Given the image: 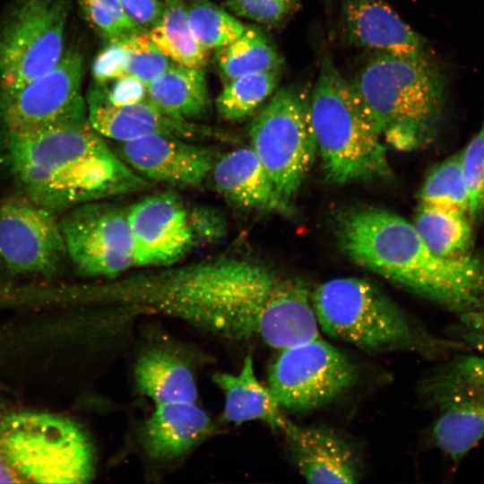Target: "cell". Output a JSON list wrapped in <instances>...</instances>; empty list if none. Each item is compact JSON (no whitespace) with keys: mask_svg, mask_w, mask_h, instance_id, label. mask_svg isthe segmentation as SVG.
<instances>
[{"mask_svg":"<svg viewBox=\"0 0 484 484\" xmlns=\"http://www.w3.org/2000/svg\"><path fill=\"white\" fill-rule=\"evenodd\" d=\"M146 32H132L116 39L125 50L127 74L149 84L174 62H170Z\"/></svg>","mask_w":484,"mask_h":484,"instance_id":"obj_31","label":"cell"},{"mask_svg":"<svg viewBox=\"0 0 484 484\" xmlns=\"http://www.w3.org/2000/svg\"><path fill=\"white\" fill-rule=\"evenodd\" d=\"M0 161L23 196L56 213L150 189L88 118L0 129Z\"/></svg>","mask_w":484,"mask_h":484,"instance_id":"obj_2","label":"cell"},{"mask_svg":"<svg viewBox=\"0 0 484 484\" xmlns=\"http://www.w3.org/2000/svg\"><path fill=\"white\" fill-rule=\"evenodd\" d=\"M310 92L300 84L279 89L253 119L251 148L287 201L302 186L317 151L309 111Z\"/></svg>","mask_w":484,"mask_h":484,"instance_id":"obj_9","label":"cell"},{"mask_svg":"<svg viewBox=\"0 0 484 484\" xmlns=\"http://www.w3.org/2000/svg\"><path fill=\"white\" fill-rule=\"evenodd\" d=\"M147 97L167 115L179 120L197 122L212 109L203 69L176 63L147 84Z\"/></svg>","mask_w":484,"mask_h":484,"instance_id":"obj_23","label":"cell"},{"mask_svg":"<svg viewBox=\"0 0 484 484\" xmlns=\"http://www.w3.org/2000/svg\"><path fill=\"white\" fill-rule=\"evenodd\" d=\"M136 389L156 404L195 402L194 374L181 359L164 350H149L139 356L134 370Z\"/></svg>","mask_w":484,"mask_h":484,"instance_id":"obj_24","label":"cell"},{"mask_svg":"<svg viewBox=\"0 0 484 484\" xmlns=\"http://www.w3.org/2000/svg\"><path fill=\"white\" fill-rule=\"evenodd\" d=\"M88 21L108 40L128 34L100 0H78Z\"/></svg>","mask_w":484,"mask_h":484,"instance_id":"obj_37","label":"cell"},{"mask_svg":"<svg viewBox=\"0 0 484 484\" xmlns=\"http://www.w3.org/2000/svg\"><path fill=\"white\" fill-rule=\"evenodd\" d=\"M310 120L325 178L333 184L387 178L382 137L331 56H323L309 102Z\"/></svg>","mask_w":484,"mask_h":484,"instance_id":"obj_6","label":"cell"},{"mask_svg":"<svg viewBox=\"0 0 484 484\" xmlns=\"http://www.w3.org/2000/svg\"><path fill=\"white\" fill-rule=\"evenodd\" d=\"M420 203L454 210L468 215V191L460 152L436 165L426 177L419 192Z\"/></svg>","mask_w":484,"mask_h":484,"instance_id":"obj_30","label":"cell"},{"mask_svg":"<svg viewBox=\"0 0 484 484\" xmlns=\"http://www.w3.org/2000/svg\"><path fill=\"white\" fill-rule=\"evenodd\" d=\"M87 118L103 137L125 142L150 135H163L193 142L231 143L229 132L197 122L176 119L152 103L148 97L139 102L112 106L88 94Z\"/></svg>","mask_w":484,"mask_h":484,"instance_id":"obj_17","label":"cell"},{"mask_svg":"<svg viewBox=\"0 0 484 484\" xmlns=\"http://www.w3.org/2000/svg\"><path fill=\"white\" fill-rule=\"evenodd\" d=\"M341 25L353 45L404 56L426 57L422 38L385 0H342Z\"/></svg>","mask_w":484,"mask_h":484,"instance_id":"obj_19","label":"cell"},{"mask_svg":"<svg viewBox=\"0 0 484 484\" xmlns=\"http://www.w3.org/2000/svg\"><path fill=\"white\" fill-rule=\"evenodd\" d=\"M91 73L97 85L107 84L126 73V53L117 39L108 43L93 60Z\"/></svg>","mask_w":484,"mask_h":484,"instance_id":"obj_36","label":"cell"},{"mask_svg":"<svg viewBox=\"0 0 484 484\" xmlns=\"http://www.w3.org/2000/svg\"><path fill=\"white\" fill-rule=\"evenodd\" d=\"M0 454L20 482L84 483L93 477L90 440L75 422L58 415L0 414Z\"/></svg>","mask_w":484,"mask_h":484,"instance_id":"obj_7","label":"cell"},{"mask_svg":"<svg viewBox=\"0 0 484 484\" xmlns=\"http://www.w3.org/2000/svg\"><path fill=\"white\" fill-rule=\"evenodd\" d=\"M211 419L195 402L156 404L142 430V445L155 460L177 458L210 431Z\"/></svg>","mask_w":484,"mask_h":484,"instance_id":"obj_21","label":"cell"},{"mask_svg":"<svg viewBox=\"0 0 484 484\" xmlns=\"http://www.w3.org/2000/svg\"><path fill=\"white\" fill-rule=\"evenodd\" d=\"M119 1L128 17L146 31L158 23L163 12L161 0Z\"/></svg>","mask_w":484,"mask_h":484,"instance_id":"obj_38","label":"cell"},{"mask_svg":"<svg viewBox=\"0 0 484 484\" xmlns=\"http://www.w3.org/2000/svg\"><path fill=\"white\" fill-rule=\"evenodd\" d=\"M59 222L67 256L82 274L108 280L134 267L127 208L89 202L64 212Z\"/></svg>","mask_w":484,"mask_h":484,"instance_id":"obj_12","label":"cell"},{"mask_svg":"<svg viewBox=\"0 0 484 484\" xmlns=\"http://www.w3.org/2000/svg\"><path fill=\"white\" fill-rule=\"evenodd\" d=\"M173 191L151 194L127 208L134 267L178 264L201 240L199 219Z\"/></svg>","mask_w":484,"mask_h":484,"instance_id":"obj_14","label":"cell"},{"mask_svg":"<svg viewBox=\"0 0 484 484\" xmlns=\"http://www.w3.org/2000/svg\"><path fill=\"white\" fill-rule=\"evenodd\" d=\"M281 69L249 73L224 84L216 99L219 116L226 121H239L252 115L276 90Z\"/></svg>","mask_w":484,"mask_h":484,"instance_id":"obj_28","label":"cell"},{"mask_svg":"<svg viewBox=\"0 0 484 484\" xmlns=\"http://www.w3.org/2000/svg\"><path fill=\"white\" fill-rule=\"evenodd\" d=\"M209 178L214 189L238 208L286 215L293 212L251 146L220 154Z\"/></svg>","mask_w":484,"mask_h":484,"instance_id":"obj_20","label":"cell"},{"mask_svg":"<svg viewBox=\"0 0 484 484\" xmlns=\"http://www.w3.org/2000/svg\"><path fill=\"white\" fill-rule=\"evenodd\" d=\"M419 393L436 412L435 446L461 461L484 440V356L461 351L441 360L419 385Z\"/></svg>","mask_w":484,"mask_h":484,"instance_id":"obj_8","label":"cell"},{"mask_svg":"<svg viewBox=\"0 0 484 484\" xmlns=\"http://www.w3.org/2000/svg\"><path fill=\"white\" fill-rule=\"evenodd\" d=\"M117 154L148 181L177 187L200 186L220 155L213 147L163 135L118 142Z\"/></svg>","mask_w":484,"mask_h":484,"instance_id":"obj_16","label":"cell"},{"mask_svg":"<svg viewBox=\"0 0 484 484\" xmlns=\"http://www.w3.org/2000/svg\"><path fill=\"white\" fill-rule=\"evenodd\" d=\"M458 316V322L449 328L447 337L462 342L471 351L484 356V282L481 304Z\"/></svg>","mask_w":484,"mask_h":484,"instance_id":"obj_35","label":"cell"},{"mask_svg":"<svg viewBox=\"0 0 484 484\" xmlns=\"http://www.w3.org/2000/svg\"><path fill=\"white\" fill-rule=\"evenodd\" d=\"M212 380L224 393L226 420L237 425L260 420L273 430H284L290 419L268 387L258 381L251 356L245 358L238 374L219 372Z\"/></svg>","mask_w":484,"mask_h":484,"instance_id":"obj_22","label":"cell"},{"mask_svg":"<svg viewBox=\"0 0 484 484\" xmlns=\"http://www.w3.org/2000/svg\"><path fill=\"white\" fill-rule=\"evenodd\" d=\"M336 226L340 246L359 265L457 315L481 304L484 264L470 254L436 255L400 215L358 208Z\"/></svg>","mask_w":484,"mask_h":484,"instance_id":"obj_3","label":"cell"},{"mask_svg":"<svg viewBox=\"0 0 484 484\" xmlns=\"http://www.w3.org/2000/svg\"><path fill=\"white\" fill-rule=\"evenodd\" d=\"M186 13L194 37L208 51L233 42L246 28L239 20L208 0H191L186 4Z\"/></svg>","mask_w":484,"mask_h":484,"instance_id":"obj_29","label":"cell"},{"mask_svg":"<svg viewBox=\"0 0 484 484\" xmlns=\"http://www.w3.org/2000/svg\"><path fill=\"white\" fill-rule=\"evenodd\" d=\"M215 61L224 82L249 73L280 70L283 58L264 30L246 26L233 42L217 49Z\"/></svg>","mask_w":484,"mask_h":484,"instance_id":"obj_25","label":"cell"},{"mask_svg":"<svg viewBox=\"0 0 484 484\" xmlns=\"http://www.w3.org/2000/svg\"><path fill=\"white\" fill-rule=\"evenodd\" d=\"M149 35L160 50L176 64L203 69L208 50L194 37L188 24L185 0H164L163 12Z\"/></svg>","mask_w":484,"mask_h":484,"instance_id":"obj_27","label":"cell"},{"mask_svg":"<svg viewBox=\"0 0 484 484\" xmlns=\"http://www.w3.org/2000/svg\"><path fill=\"white\" fill-rule=\"evenodd\" d=\"M152 269L108 280L98 298L122 312L163 315L278 350L320 337L310 291L299 279L229 255Z\"/></svg>","mask_w":484,"mask_h":484,"instance_id":"obj_1","label":"cell"},{"mask_svg":"<svg viewBox=\"0 0 484 484\" xmlns=\"http://www.w3.org/2000/svg\"><path fill=\"white\" fill-rule=\"evenodd\" d=\"M413 226L436 255L458 257L469 255L472 243V222L466 213L420 203Z\"/></svg>","mask_w":484,"mask_h":484,"instance_id":"obj_26","label":"cell"},{"mask_svg":"<svg viewBox=\"0 0 484 484\" xmlns=\"http://www.w3.org/2000/svg\"><path fill=\"white\" fill-rule=\"evenodd\" d=\"M66 0H29L0 32V90L50 71L65 54Z\"/></svg>","mask_w":484,"mask_h":484,"instance_id":"obj_11","label":"cell"},{"mask_svg":"<svg viewBox=\"0 0 484 484\" xmlns=\"http://www.w3.org/2000/svg\"><path fill=\"white\" fill-rule=\"evenodd\" d=\"M82 55L69 49L45 74L0 90V129H28L87 117Z\"/></svg>","mask_w":484,"mask_h":484,"instance_id":"obj_13","label":"cell"},{"mask_svg":"<svg viewBox=\"0 0 484 484\" xmlns=\"http://www.w3.org/2000/svg\"><path fill=\"white\" fill-rule=\"evenodd\" d=\"M311 301L323 332L366 352H412L441 361L471 351L459 341L429 332L365 279L329 280L314 290Z\"/></svg>","mask_w":484,"mask_h":484,"instance_id":"obj_4","label":"cell"},{"mask_svg":"<svg viewBox=\"0 0 484 484\" xmlns=\"http://www.w3.org/2000/svg\"><path fill=\"white\" fill-rule=\"evenodd\" d=\"M291 460L308 483H356L361 477L351 445L331 428L302 427L290 420L282 431Z\"/></svg>","mask_w":484,"mask_h":484,"instance_id":"obj_18","label":"cell"},{"mask_svg":"<svg viewBox=\"0 0 484 484\" xmlns=\"http://www.w3.org/2000/svg\"><path fill=\"white\" fill-rule=\"evenodd\" d=\"M65 256L56 213L24 196L0 198V259L7 269L51 274Z\"/></svg>","mask_w":484,"mask_h":484,"instance_id":"obj_15","label":"cell"},{"mask_svg":"<svg viewBox=\"0 0 484 484\" xmlns=\"http://www.w3.org/2000/svg\"><path fill=\"white\" fill-rule=\"evenodd\" d=\"M460 159L469 197L468 216L473 223L484 216V117Z\"/></svg>","mask_w":484,"mask_h":484,"instance_id":"obj_32","label":"cell"},{"mask_svg":"<svg viewBox=\"0 0 484 484\" xmlns=\"http://www.w3.org/2000/svg\"><path fill=\"white\" fill-rule=\"evenodd\" d=\"M350 85L391 147L409 151L429 140L442 110L444 86L427 56L377 53Z\"/></svg>","mask_w":484,"mask_h":484,"instance_id":"obj_5","label":"cell"},{"mask_svg":"<svg viewBox=\"0 0 484 484\" xmlns=\"http://www.w3.org/2000/svg\"><path fill=\"white\" fill-rule=\"evenodd\" d=\"M358 378L356 364L319 337L280 350L267 387L281 410L305 412L336 400Z\"/></svg>","mask_w":484,"mask_h":484,"instance_id":"obj_10","label":"cell"},{"mask_svg":"<svg viewBox=\"0 0 484 484\" xmlns=\"http://www.w3.org/2000/svg\"><path fill=\"white\" fill-rule=\"evenodd\" d=\"M108 83L97 85L89 94L112 106L130 105L147 98V84L135 76L125 74Z\"/></svg>","mask_w":484,"mask_h":484,"instance_id":"obj_34","label":"cell"},{"mask_svg":"<svg viewBox=\"0 0 484 484\" xmlns=\"http://www.w3.org/2000/svg\"><path fill=\"white\" fill-rule=\"evenodd\" d=\"M297 0H227L236 15L264 24H277L293 11Z\"/></svg>","mask_w":484,"mask_h":484,"instance_id":"obj_33","label":"cell"}]
</instances>
